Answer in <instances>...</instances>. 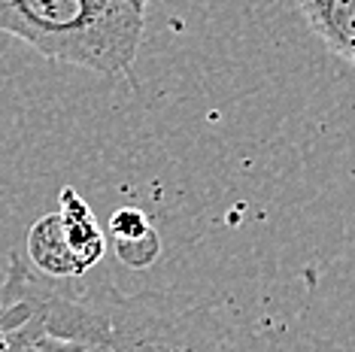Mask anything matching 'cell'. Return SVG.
<instances>
[{"instance_id":"cell-4","label":"cell","mask_w":355,"mask_h":352,"mask_svg":"<svg viewBox=\"0 0 355 352\" xmlns=\"http://www.w3.org/2000/svg\"><path fill=\"white\" fill-rule=\"evenodd\" d=\"M297 10L337 58L355 64V0H297Z\"/></svg>"},{"instance_id":"cell-6","label":"cell","mask_w":355,"mask_h":352,"mask_svg":"<svg viewBox=\"0 0 355 352\" xmlns=\"http://www.w3.org/2000/svg\"><path fill=\"white\" fill-rule=\"evenodd\" d=\"M116 255L119 261H125L128 267H149L152 261L161 255V237L158 231H149V234L137 237V240H125V243H116Z\"/></svg>"},{"instance_id":"cell-3","label":"cell","mask_w":355,"mask_h":352,"mask_svg":"<svg viewBox=\"0 0 355 352\" xmlns=\"http://www.w3.org/2000/svg\"><path fill=\"white\" fill-rule=\"evenodd\" d=\"M61 228H64V240H67V249L73 255V264L79 270V276L85 270H92L94 264L103 258V246L107 237L94 222V213L76 188H64L61 191V210H58Z\"/></svg>"},{"instance_id":"cell-1","label":"cell","mask_w":355,"mask_h":352,"mask_svg":"<svg viewBox=\"0 0 355 352\" xmlns=\"http://www.w3.org/2000/svg\"><path fill=\"white\" fill-rule=\"evenodd\" d=\"M94 303L107 322L101 352H340L316 337L273 340L231 303L122 294L110 285L94 292Z\"/></svg>"},{"instance_id":"cell-8","label":"cell","mask_w":355,"mask_h":352,"mask_svg":"<svg viewBox=\"0 0 355 352\" xmlns=\"http://www.w3.org/2000/svg\"><path fill=\"white\" fill-rule=\"evenodd\" d=\"M125 3H134V6H143V10H146L149 0H125Z\"/></svg>"},{"instance_id":"cell-2","label":"cell","mask_w":355,"mask_h":352,"mask_svg":"<svg viewBox=\"0 0 355 352\" xmlns=\"http://www.w3.org/2000/svg\"><path fill=\"white\" fill-rule=\"evenodd\" d=\"M0 30L49 61L125 76L140 52L146 10L125 0H0Z\"/></svg>"},{"instance_id":"cell-5","label":"cell","mask_w":355,"mask_h":352,"mask_svg":"<svg viewBox=\"0 0 355 352\" xmlns=\"http://www.w3.org/2000/svg\"><path fill=\"white\" fill-rule=\"evenodd\" d=\"M28 258L31 264L49 279H67V276H79L73 255L67 249V240H64V228L58 213L43 215L34 222L28 234Z\"/></svg>"},{"instance_id":"cell-7","label":"cell","mask_w":355,"mask_h":352,"mask_svg":"<svg viewBox=\"0 0 355 352\" xmlns=\"http://www.w3.org/2000/svg\"><path fill=\"white\" fill-rule=\"evenodd\" d=\"M149 231H155V228H152V222H149V215L143 210H137V206H122V210H116V213H112V219H110L112 243L137 240V237L149 234Z\"/></svg>"}]
</instances>
